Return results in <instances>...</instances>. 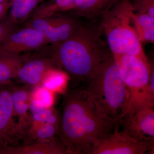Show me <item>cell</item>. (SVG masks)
Masks as SVG:
<instances>
[{"label": "cell", "instance_id": "obj_1", "mask_svg": "<svg viewBox=\"0 0 154 154\" xmlns=\"http://www.w3.org/2000/svg\"><path fill=\"white\" fill-rule=\"evenodd\" d=\"M99 19H84L69 38L44 51L64 72L72 88L85 87L96 69L112 54L103 38Z\"/></svg>", "mask_w": 154, "mask_h": 154}, {"label": "cell", "instance_id": "obj_2", "mask_svg": "<svg viewBox=\"0 0 154 154\" xmlns=\"http://www.w3.org/2000/svg\"><path fill=\"white\" fill-rule=\"evenodd\" d=\"M119 121L96 107L84 88H72L63 101L57 133L67 154H88L94 140L114 131Z\"/></svg>", "mask_w": 154, "mask_h": 154}, {"label": "cell", "instance_id": "obj_3", "mask_svg": "<svg viewBox=\"0 0 154 154\" xmlns=\"http://www.w3.org/2000/svg\"><path fill=\"white\" fill-rule=\"evenodd\" d=\"M85 89L96 107L107 117L119 121L126 114L128 93L113 54L96 69Z\"/></svg>", "mask_w": 154, "mask_h": 154}, {"label": "cell", "instance_id": "obj_4", "mask_svg": "<svg viewBox=\"0 0 154 154\" xmlns=\"http://www.w3.org/2000/svg\"><path fill=\"white\" fill-rule=\"evenodd\" d=\"M129 0H118L99 19L106 43L113 56L130 55L149 62L132 20Z\"/></svg>", "mask_w": 154, "mask_h": 154}, {"label": "cell", "instance_id": "obj_5", "mask_svg": "<svg viewBox=\"0 0 154 154\" xmlns=\"http://www.w3.org/2000/svg\"><path fill=\"white\" fill-rule=\"evenodd\" d=\"M113 57L121 69L128 93L126 113L143 107H154V91L149 87L152 66L135 56Z\"/></svg>", "mask_w": 154, "mask_h": 154}, {"label": "cell", "instance_id": "obj_6", "mask_svg": "<svg viewBox=\"0 0 154 154\" xmlns=\"http://www.w3.org/2000/svg\"><path fill=\"white\" fill-rule=\"evenodd\" d=\"M83 20L74 14L62 12L48 17L28 19L25 26L41 32L47 45H54L69 38Z\"/></svg>", "mask_w": 154, "mask_h": 154}, {"label": "cell", "instance_id": "obj_7", "mask_svg": "<svg viewBox=\"0 0 154 154\" xmlns=\"http://www.w3.org/2000/svg\"><path fill=\"white\" fill-rule=\"evenodd\" d=\"M119 127V122L112 133L94 140L88 154H144L154 151V143L137 141Z\"/></svg>", "mask_w": 154, "mask_h": 154}, {"label": "cell", "instance_id": "obj_8", "mask_svg": "<svg viewBox=\"0 0 154 154\" xmlns=\"http://www.w3.org/2000/svg\"><path fill=\"white\" fill-rule=\"evenodd\" d=\"M47 45L44 36L38 30L24 26L11 31L0 45V56L13 55L38 51Z\"/></svg>", "mask_w": 154, "mask_h": 154}, {"label": "cell", "instance_id": "obj_9", "mask_svg": "<svg viewBox=\"0 0 154 154\" xmlns=\"http://www.w3.org/2000/svg\"><path fill=\"white\" fill-rule=\"evenodd\" d=\"M13 82L0 88V154L23 136L14 122L11 85Z\"/></svg>", "mask_w": 154, "mask_h": 154}, {"label": "cell", "instance_id": "obj_10", "mask_svg": "<svg viewBox=\"0 0 154 154\" xmlns=\"http://www.w3.org/2000/svg\"><path fill=\"white\" fill-rule=\"evenodd\" d=\"M122 130L138 142L154 143V107L140 108L120 119Z\"/></svg>", "mask_w": 154, "mask_h": 154}, {"label": "cell", "instance_id": "obj_11", "mask_svg": "<svg viewBox=\"0 0 154 154\" xmlns=\"http://www.w3.org/2000/svg\"><path fill=\"white\" fill-rule=\"evenodd\" d=\"M54 69H59L45 53L32 55L20 67L14 79L26 87H36L41 85L48 73Z\"/></svg>", "mask_w": 154, "mask_h": 154}, {"label": "cell", "instance_id": "obj_12", "mask_svg": "<svg viewBox=\"0 0 154 154\" xmlns=\"http://www.w3.org/2000/svg\"><path fill=\"white\" fill-rule=\"evenodd\" d=\"M118 1L75 0L64 12L74 14L86 20H98Z\"/></svg>", "mask_w": 154, "mask_h": 154}, {"label": "cell", "instance_id": "obj_13", "mask_svg": "<svg viewBox=\"0 0 154 154\" xmlns=\"http://www.w3.org/2000/svg\"><path fill=\"white\" fill-rule=\"evenodd\" d=\"M11 96L14 107V115L18 117L17 125L23 135L31 123V116L28 114L30 102V94L28 89L16 85L14 83L11 85Z\"/></svg>", "mask_w": 154, "mask_h": 154}, {"label": "cell", "instance_id": "obj_14", "mask_svg": "<svg viewBox=\"0 0 154 154\" xmlns=\"http://www.w3.org/2000/svg\"><path fill=\"white\" fill-rule=\"evenodd\" d=\"M37 142L23 146H10L4 154H64L66 150L61 142Z\"/></svg>", "mask_w": 154, "mask_h": 154}, {"label": "cell", "instance_id": "obj_15", "mask_svg": "<svg viewBox=\"0 0 154 154\" xmlns=\"http://www.w3.org/2000/svg\"><path fill=\"white\" fill-rule=\"evenodd\" d=\"M30 56L26 54L0 56V85L13 82L18 70Z\"/></svg>", "mask_w": 154, "mask_h": 154}, {"label": "cell", "instance_id": "obj_16", "mask_svg": "<svg viewBox=\"0 0 154 154\" xmlns=\"http://www.w3.org/2000/svg\"><path fill=\"white\" fill-rule=\"evenodd\" d=\"M42 0H12L8 17L16 26L25 22Z\"/></svg>", "mask_w": 154, "mask_h": 154}, {"label": "cell", "instance_id": "obj_17", "mask_svg": "<svg viewBox=\"0 0 154 154\" xmlns=\"http://www.w3.org/2000/svg\"><path fill=\"white\" fill-rule=\"evenodd\" d=\"M132 20L141 42L153 43L154 17L147 14L134 12Z\"/></svg>", "mask_w": 154, "mask_h": 154}, {"label": "cell", "instance_id": "obj_18", "mask_svg": "<svg viewBox=\"0 0 154 154\" xmlns=\"http://www.w3.org/2000/svg\"><path fill=\"white\" fill-rule=\"evenodd\" d=\"M74 1L75 0H50L38 6L28 19L48 17L65 12Z\"/></svg>", "mask_w": 154, "mask_h": 154}, {"label": "cell", "instance_id": "obj_19", "mask_svg": "<svg viewBox=\"0 0 154 154\" xmlns=\"http://www.w3.org/2000/svg\"><path fill=\"white\" fill-rule=\"evenodd\" d=\"M67 75L58 69L51 70L46 74L40 85L53 92H62L66 87Z\"/></svg>", "mask_w": 154, "mask_h": 154}, {"label": "cell", "instance_id": "obj_20", "mask_svg": "<svg viewBox=\"0 0 154 154\" xmlns=\"http://www.w3.org/2000/svg\"><path fill=\"white\" fill-rule=\"evenodd\" d=\"M31 122L39 123H48L59 126L60 118L57 110L52 107L45 108L41 111L32 113Z\"/></svg>", "mask_w": 154, "mask_h": 154}, {"label": "cell", "instance_id": "obj_21", "mask_svg": "<svg viewBox=\"0 0 154 154\" xmlns=\"http://www.w3.org/2000/svg\"><path fill=\"white\" fill-rule=\"evenodd\" d=\"M59 126L49 123H42L33 133L30 139L35 140L37 142H45L52 140L58 133Z\"/></svg>", "mask_w": 154, "mask_h": 154}, {"label": "cell", "instance_id": "obj_22", "mask_svg": "<svg viewBox=\"0 0 154 154\" xmlns=\"http://www.w3.org/2000/svg\"><path fill=\"white\" fill-rule=\"evenodd\" d=\"M35 88L30 92V98L38 99L41 101L45 108L52 107L54 102L53 92L42 85Z\"/></svg>", "mask_w": 154, "mask_h": 154}, {"label": "cell", "instance_id": "obj_23", "mask_svg": "<svg viewBox=\"0 0 154 154\" xmlns=\"http://www.w3.org/2000/svg\"><path fill=\"white\" fill-rule=\"evenodd\" d=\"M131 3L135 13L147 14L154 17V0H136Z\"/></svg>", "mask_w": 154, "mask_h": 154}, {"label": "cell", "instance_id": "obj_24", "mask_svg": "<svg viewBox=\"0 0 154 154\" xmlns=\"http://www.w3.org/2000/svg\"><path fill=\"white\" fill-rule=\"evenodd\" d=\"M17 27L9 19L8 15L4 19L0 20V45L10 32Z\"/></svg>", "mask_w": 154, "mask_h": 154}, {"label": "cell", "instance_id": "obj_25", "mask_svg": "<svg viewBox=\"0 0 154 154\" xmlns=\"http://www.w3.org/2000/svg\"><path fill=\"white\" fill-rule=\"evenodd\" d=\"M44 105L41 101L38 99L34 98H30V104H29V110L32 113H36L38 111L45 109Z\"/></svg>", "mask_w": 154, "mask_h": 154}, {"label": "cell", "instance_id": "obj_26", "mask_svg": "<svg viewBox=\"0 0 154 154\" xmlns=\"http://www.w3.org/2000/svg\"><path fill=\"white\" fill-rule=\"evenodd\" d=\"M12 0H7L0 3V20L4 19L8 15Z\"/></svg>", "mask_w": 154, "mask_h": 154}, {"label": "cell", "instance_id": "obj_27", "mask_svg": "<svg viewBox=\"0 0 154 154\" xmlns=\"http://www.w3.org/2000/svg\"><path fill=\"white\" fill-rule=\"evenodd\" d=\"M6 1H7V0H0V3H2Z\"/></svg>", "mask_w": 154, "mask_h": 154}, {"label": "cell", "instance_id": "obj_28", "mask_svg": "<svg viewBox=\"0 0 154 154\" xmlns=\"http://www.w3.org/2000/svg\"><path fill=\"white\" fill-rule=\"evenodd\" d=\"M131 3L132 2H134L136 0H129Z\"/></svg>", "mask_w": 154, "mask_h": 154}, {"label": "cell", "instance_id": "obj_29", "mask_svg": "<svg viewBox=\"0 0 154 154\" xmlns=\"http://www.w3.org/2000/svg\"><path fill=\"white\" fill-rule=\"evenodd\" d=\"M3 85H0V88H1V87H2V86Z\"/></svg>", "mask_w": 154, "mask_h": 154}]
</instances>
